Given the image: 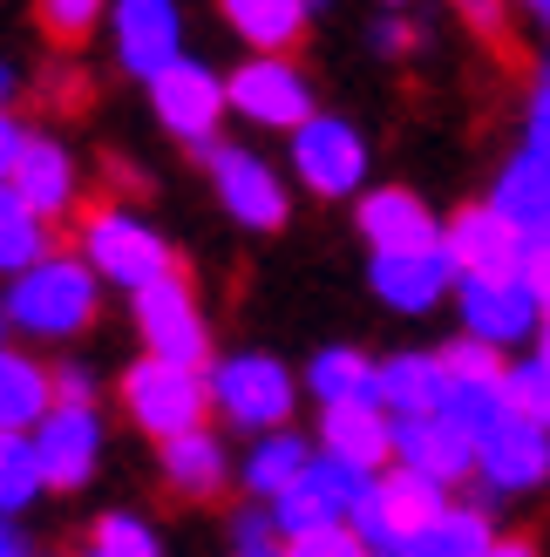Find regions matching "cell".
Listing matches in <instances>:
<instances>
[{
	"instance_id": "cell-1",
	"label": "cell",
	"mask_w": 550,
	"mask_h": 557,
	"mask_svg": "<svg viewBox=\"0 0 550 557\" xmlns=\"http://www.w3.org/2000/svg\"><path fill=\"white\" fill-rule=\"evenodd\" d=\"M96 265L89 259H35L27 272H14L8 293V326L35 333V341H68L96 320Z\"/></svg>"
},
{
	"instance_id": "cell-2",
	"label": "cell",
	"mask_w": 550,
	"mask_h": 557,
	"mask_svg": "<svg viewBox=\"0 0 550 557\" xmlns=\"http://www.w3.org/2000/svg\"><path fill=\"white\" fill-rule=\"evenodd\" d=\"M123 401H129V422L150 429L157 442H171L184 429H204L211 414V381L184 360H163V354H143L136 368L123 374Z\"/></svg>"
},
{
	"instance_id": "cell-3",
	"label": "cell",
	"mask_w": 550,
	"mask_h": 557,
	"mask_svg": "<svg viewBox=\"0 0 550 557\" xmlns=\"http://www.w3.org/2000/svg\"><path fill=\"white\" fill-rule=\"evenodd\" d=\"M442 510H449V483H435V476H422V469L395 462V476H374L347 523H353V531H361L374 550H388V544H415Z\"/></svg>"
},
{
	"instance_id": "cell-4",
	"label": "cell",
	"mask_w": 550,
	"mask_h": 557,
	"mask_svg": "<svg viewBox=\"0 0 550 557\" xmlns=\"http://www.w3.org/2000/svg\"><path fill=\"white\" fill-rule=\"evenodd\" d=\"M82 259L96 265V278H109V286H123V293L150 286V278H163L177 265L171 245H163L136 211H123V205H102V211L82 218Z\"/></svg>"
},
{
	"instance_id": "cell-5",
	"label": "cell",
	"mask_w": 550,
	"mask_h": 557,
	"mask_svg": "<svg viewBox=\"0 0 550 557\" xmlns=\"http://www.w3.org/2000/svg\"><path fill=\"white\" fill-rule=\"evenodd\" d=\"M211 408L232 414V429H286L292 414V374L272 354H232L211 368Z\"/></svg>"
},
{
	"instance_id": "cell-6",
	"label": "cell",
	"mask_w": 550,
	"mask_h": 557,
	"mask_svg": "<svg viewBox=\"0 0 550 557\" xmlns=\"http://www.w3.org/2000/svg\"><path fill=\"white\" fill-rule=\"evenodd\" d=\"M136 326H143V347L163 360H184V368H204L211 360V326H204L177 265L163 278H150V286H136Z\"/></svg>"
},
{
	"instance_id": "cell-7",
	"label": "cell",
	"mask_w": 550,
	"mask_h": 557,
	"mask_svg": "<svg viewBox=\"0 0 550 557\" xmlns=\"http://www.w3.org/2000/svg\"><path fill=\"white\" fill-rule=\"evenodd\" d=\"M367 483H374V469H353V462H340V456L320 449L307 462V476H299L286 496H272V523H279V537L313 531V523H347L353 504L367 496Z\"/></svg>"
},
{
	"instance_id": "cell-8",
	"label": "cell",
	"mask_w": 550,
	"mask_h": 557,
	"mask_svg": "<svg viewBox=\"0 0 550 557\" xmlns=\"http://www.w3.org/2000/svg\"><path fill=\"white\" fill-rule=\"evenodd\" d=\"M442 245H449V259H455L462 278H524L537 238H530V232H516L497 205H470V211H455V218H449Z\"/></svg>"
},
{
	"instance_id": "cell-9",
	"label": "cell",
	"mask_w": 550,
	"mask_h": 557,
	"mask_svg": "<svg viewBox=\"0 0 550 557\" xmlns=\"http://www.w3.org/2000/svg\"><path fill=\"white\" fill-rule=\"evenodd\" d=\"M150 102H157V123L184 136V144H211L217 123H225V75H211L204 62H190V54H177L171 69H157L150 75Z\"/></svg>"
},
{
	"instance_id": "cell-10",
	"label": "cell",
	"mask_w": 550,
	"mask_h": 557,
	"mask_svg": "<svg viewBox=\"0 0 550 557\" xmlns=\"http://www.w3.org/2000/svg\"><path fill=\"white\" fill-rule=\"evenodd\" d=\"M225 102L238 109V116L265 123V129H299L313 116V82L299 75L286 54H252L245 69H232Z\"/></svg>"
},
{
	"instance_id": "cell-11",
	"label": "cell",
	"mask_w": 550,
	"mask_h": 557,
	"mask_svg": "<svg viewBox=\"0 0 550 557\" xmlns=\"http://www.w3.org/2000/svg\"><path fill=\"white\" fill-rule=\"evenodd\" d=\"M292 171H299L307 190H320V198H347V190H361V177H367L361 129L340 123V116H307L292 129Z\"/></svg>"
},
{
	"instance_id": "cell-12",
	"label": "cell",
	"mask_w": 550,
	"mask_h": 557,
	"mask_svg": "<svg viewBox=\"0 0 550 557\" xmlns=\"http://www.w3.org/2000/svg\"><path fill=\"white\" fill-rule=\"evenodd\" d=\"M198 157L211 163L217 198H225V211L238 218V225H252V232H279L286 225V184H279V171H272L265 157L238 150V144H217V136Z\"/></svg>"
},
{
	"instance_id": "cell-13",
	"label": "cell",
	"mask_w": 550,
	"mask_h": 557,
	"mask_svg": "<svg viewBox=\"0 0 550 557\" xmlns=\"http://www.w3.org/2000/svg\"><path fill=\"white\" fill-rule=\"evenodd\" d=\"M455 299H462V326L489 347H516L543 326V306H537V286L530 272L524 278H455Z\"/></svg>"
},
{
	"instance_id": "cell-14",
	"label": "cell",
	"mask_w": 550,
	"mask_h": 557,
	"mask_svg": "<svg viewBox=\"0 0 550 557\" xmlns=\"http://www.w3.org/2000/svg\"><path fill=\"white\" fill-rule=\"evenodd\" d=\"M476 469L497 496H524L550 483V429L524 422V414H503L497 429L476 442Z\"/></svg>"
},
{
	"instance_id": "cell-15",
	"label": "cell",
	"mask_w": 550,
	"mask_h": 557,
	"mask_svg": "<svg viewBox=\"0 0 550 557\" xmlns=\"http://www.w3.org/2000/svg\"><path fill=\"white\" fill-rule=\"evenodd\" d=\"M109 27H116V62L129 75H143V82L184 54L177 0H116V8H109Z\"/></svg>"
},
{
	"instance_id": "cell-16",
	"label": "cell",
	"mask_w": 550,
	"mask_h": 557,
	"mask_svg": "<svg viewBox=\"0 0 550 557\" xmlns=\"http://www.w3.org/2000/svg\"><path fill=\"white\" fill-rule=\"evenodd\" d=\"M35 456H41L48 490H82V483L96 476V456H102V422H96V408L54 401L41 422H35Z\"/></svg>"
},
{
	"instance_id": "cell-17",
	"label": "cell",
	"mask_w": 550,
	"mask_h": 557,
	"mask_svg": "<svg viewBox=\"0 0 550 557\" xmlns=\"http://www.w3.org/2000/svg\"><path fill=\"white\" fill-rule=\"evenodd\" d=\"M320 449L340 456L353 469H380L395 456V414L374 395H347V401H320Z\"/></svg>"
},
{
	"instance_id": "cell-18",
	"label": "cell",
	"mask_w": 550,
	"mask_h": 557,
	"mask_svg": "<svg viewBox=\"0 0 550 557\" xmlns=\"http://www.w3.org/2000/svg\"><path fill=\"white\" fill-rule=\"evenodd\" d=\"M455 259L449 245H415V252H374V293L395 306V313H428L435 299L455 286Z\"/></svg>"
},
{
	"instance_id": "cell-19",
	"label": "cell",
	"mask_w": 550,
	"mask_h": 557,
	"mask_svg": "<svg viewBox=\"0 0 550 557\" xmlns=\"http://www.w3.org/2000/svg\"><path fill=\"white\" fill-rule=\"evenodd\" d=\"M395 462L435 483H462L476 469V435H462L449 414H395Z\"/></svg>"
},
{
	"instance_id": "cell-20",
	"label": "cell",
	"mask_w": 550,
	"mask_h": 557,
	"mask_svg": "<svg viewBox=\"0 0 550 557\" xmlns=\"http://www.w3.org/2000/svg\"><path fill=\"white\" fill-rule=\"evenodd\" d=\"M361 238L374 252H415V245H442V225L435 211L415 198V190H367L361 198Z\"/></svg>"
},
{
	"instance_id": "cell-21",
	"label": "cell",
	"mask_w": 550,
	"mask_h": 557,
	"mask_svg": "<svg viewBox=\"0 0 550 557\" xmlns=\"http://www.w3.org/2000/svg\"><path fill=\"white\" fill-rule=\"evenodd\" d=\"M8 184H14V198H21L27 211L62 218V211L75 205V157L54 144V136H27L21 157H14V171H8Z\"/></svg>"
},
{
	"instance_id": "cell-22",
	"label": "cell",
	"mask_w": 550,
	"mask_h": 557,
	"mask_svg": "<svg viewBox=\"0 0 550 557\" xmlns=\"http://www.w3.org/2000/svg\"><path fill=\"white\" fill-rule=\"evenodd\" d=\"M374 401L388 414H442L449 401L442 354H395L388 368H374Z\"/></svg>"
},
{
	"instance_id": "cell-23",
	"label": "cell",
	"mask_w": 550,
	"mask_h": 557,
	"mask_svg": "<svg viewBox=\"0 0 550 557\" xmlns=\"http://www.w3.org/2000/svg\"><path fill=\"white\" fill-rule=\"evenodd\" d=\"M489 205H497L516 232L543 238V232H550V157H537V150L510 157L503 177H497V190H489Z\"/></svg>"
},
{
	"instance_id": "cell-24",
	"label": "cell",
	"mask_w": 550,
	"mask_h": 557,
	"mask_svg": "<svg viewBox=\"0 0 550 557\" xmlns=\"http://www.w3.org/2000/svg\"><path fill=\"white\" fill-rule=\"evenodd\" d=\"M163 483L190 504H211L217 490H225V449H217L211 429H184L163 442Z\"/></svg>"
},
{
	"instance_id": "cell-25",
	"label": "cell",
	"mask_w": 550,
	"mask_h": 557,
	"mask_svg": "<svg viewBox=\"0 0 550 557\" xmlns=\"http://www.w3.org/2000/svg\"><path fill=\"white\" fill-rule=\"evenodd\" d=\"M54 408V374L27 354L0 347V429H35Z\"/></svg>"
},
{
	"instance_id": "cell-26",
	"label": "cell",
	"mask_w": 550,
	"mask_h": 557,
	"mask_svg": "<svg viewBox=\"0 0 550 557\" xmlns=\"http://www.w3.org/2000/svg\"><path fill=\"white\" fill-rule=\"evenodd\" d=\"M225 21H232L259 54H279V48H292L299 35H307L313 8H307V0H225Z\"/></svg>"
},
{
	"instance_id": "cell-27",
	"label": "cell",
	"mask_w": 550,
	"mask_h": 557,
	"mask_svg": "<svg viewBox=\"0 0 550 557\" xmlns=\"http://www.w3.org/2000/svg\"><path fill=\"white\" fill-rule=\"evenodd\" d=\"M307 462H313V449H307L292 429H265V442L245 456V490L272 504V496H286L299 476H307Z\"/></svg>"
},
{
	"instance_id": "cell-28",
	"label": "cell",
	"mask_w": 550,
	"mask_h": 557,
	"mask_svg": "<svg viewBox=\"0 0 550 557\" xmlns=\"http://www.w3.org/2000/svg\"><path fill=\"white\" fill-rule=\"evenodd\" d=\"M35 259H48V218L27 211L14 198V184H0V272H27Z\"/></svg>"
},
{
	"instance_id": "cell-29",
	"label": "cell",
	"mask_w": 550,
	"mask_h": 557,
	"mask_svg": "<svg viewBox=\"0 0 550 557\" xmlns=\"http://www.w3.org/2000/svg\"><path fill=\"white\" fill-rule=\"evenodd\" d=\"M48 490L41 476V456H35V435L27 429H0V510H27L35 496Z\"/></svg>"
},
{
	"instance_id": "cell-30",
	"label": "cell",
	"mask_w": 550,
	"mask_h": 557,
	"mask_svg": "<svg viewBox=\"0 0 550 557\" xmlns=\"http://www.w3.org/2000/svg\"><path fill=\"white\" fill-rule=\"evenodd\" d=\"M489 544H497V531H489L483 510H442L408 550L415 557H483Z\"/></svg>"
},
{
	"instance_id": "cell-31",
	"label": "cell",
	"mask_w": 550,
	"mask_h": 557,
	"mask_svg": "<svg viewBox=\"0 0 550 557\" xmlns=\"http://www.w3.org/2000/svg\"><path fill=\"white\" fill-rule=\"evenodd\" d=\"M442 414L462 429V435H489L510 414V401H503V381H449V401H442Z\"/></svg>"
},
{
	"instance_id": "cell-32",
	"label": "cell",
	"mask_w": 550,
	"mask_h": 557,
	"mask_svg": "<svg viewBox=\"0 0 550 557\" xmlns=\"http://www.w3.org/2000/svg\"><path fill=\"white\" fill-rule=\"evenodd\" d=\"M307 381H313V395H320V401L374 395V360H367V354H353V347H326L313 368H307Z\"/></svg>"
},
{
	"instance_id": "cell-33",
	"label": "cell",
	"mask_w": 550,
	"mask_h": 557,
	"mask_svg": "<svg viewBox=\"0 0 550 557\" xmlns=\"http://www.w3.org/2000/svg\"><path fill=\"white\" fill-rule=\"evenodd\" d=\"M503 401H510V414L550 429V368H543V360H524V368L503 374Z\"/></svg>"
},
{
	"instance_id": "cell-34",
	"label": "cell",
	"mask_w": 550,
	"mask_h": 557,
	"mask_svg": "<svg viewBox=\"0 0 550 557\" xmlns=\"http://www.w3.org/2000/svg\"><path fill=\"white\" fill-rule=\"evenodd\" d=\"M286 557H374V544L353 523H313V531L286 537Z\"/></svg>"
},
{
	"instance_id": "cell-35",
	"label": "cell",
	"mask_w": 550,
	"mask_h": 557,
	"mask_svg": "<svg viewBox=\"0 0 550 557\" xmlns=\"http://www.w3.org/2000/svg\"><path fill=\"white\" fill-rule=\"evenodd\" d=\"M102 8H109V0H41V27H48L62 48H82V41L96 35Z\"/></svg>"
},
{
	"instance_id": "cell-36",
	"label": "cell",
	"mask_w": 550,
	"mask_h": 557,
	"mask_svg": "<svg viewBox=\"0 0 550 557\" xmlns=\"http://www.w3.org/2000/svg\"><path fill=\"white\" fill-rule=\"evenodd\" d=\"M96 550L102 557H163V544H157L150 523L143 517H123V510L96 523Z\"/></svg>"
},
{
	"instance_id": "cell-37",
	"label": "cell",
	"mask_w": 550,
	"mask_h": 557,
	"mask_svg": "<svg viewBox=\"0 0 550 557\" xmlns=\"http://www.w3.org/2000/svg\"><path fill=\"white\" fill-rule=\"evenodd\" d=\"M442 368H449V381H503L510 374L503 368V347L476 341V333H462L455 347H442Z\"/></svg>"
},
{
	"instance_id": "cell-38",
	"label": "cell",
	"mask_w": 550,
	"mask_h": 557,
	"mask_svg": "<svg viewBox=\"0 0 550 557\" xmlns=\"http://www.w3.org/2000/svg\"><path fill=\"white\" fill-rule=\"evenodd\" d=\"M455 8H462V21H470L483 41H503V48H510V14H503V0H455Z\"/></svg>"
},
{
	"instance_id": "cell-39",
	"label": "cell",
	"mask_w": 550,
	"mask_h": 557,
	"mask_svg": "<svg viewBox=\"0 0 550 557\" xmlns=\"http://www.w3.org/2000/svg\"><path fill=\"white\" fill-rule=\"evenodd\" d=\"M54 401H68V408H89V401H96V381H89V368H54Z\"/></svg>"
},
{
	"instance_id": "cell-40",
	"label": "cell",
	"mask_w": 550,
	"mask_h": 557,
	"mask_svg": "<svg viewBox=\"0 0 550 557\" xmlns=\"http://www.w3.org/2000/svg\"><path fill=\"white\" fill-rule=\"evenodd\" d=\"M524 136H530L524 150L550 157V82H537V102H530V123H524Z\"/></svg>"
},
{
	"instance_id": "cell-41",
	"label": "cell",
	"mask_w": 550,
	"mask_h": 557,
	"mask_svg": "<svg viewBox=\"0 0 550 557\" xmlns=\"http://www.w3.org/2000/svg\"><path fill=\"white\" fill-rule=\"evenodd\" d=\"M530 286H537V306H543V320H550V238L530 245Z\"/></svg>"
},
{
	"instance_id": "cell-42",
	"label": "cell",
	"mask_w": 550,
	"mask_h": 557,
	"mask_svg": "<svg viewBox=\"0 0 550 557\" xmlns=\"http://www.w3.org/2000/svg\"><path fill=\"white\" fill-rule=\"evenodd\" d=\"M21 144H27V129L0 109V184H8V171H14V157H21Z\"/></svg>"
},
{
	"instance_id": "cell-43",
	"label": "cell",
	"mask_w": 550,
	"mask_h": 557,
	"mask_svg": "<svg viewBox=\"0 0 550 557\" xmlns=\"http://www.w3.org/2000/svg\"><path fill=\"white\" fill-rule=\"evenodd\" d=\"M374 48H380V54L415 48V27H408V21H380V27H374Z\"/></svg>"
},
{
	"instance_id": "cell-44",
	"label": "cell",
	"mask_w": 550,
	"mask_h": 557,
	"mask_svg": "<svg viewBox=\"0 0 550 557\" xmlns=\"http://www.w3.org/2000/svg\"><path fill=\"white\" fill-rule=\"evenodd\" d=\"M272 531H279V523H272V510L238 517V544H245V550H252V544H272Z\"/></svg>"
},
{
	"instance_id": "cell-45",
	"label": "cell",
	"mask_w": 550,
	"mask_h": 557,
	"mask_svg": "<svg viewBox=\"0 0 550 557\" xmlns=\"http://www.w3.org/2000/svg\"><path fill=\"white\" fill-rule=\"evenodd\" d=\"M0 557H35V550H27V537H21V523L8 510H0Z\"/></svg>"
},
{
	"instance_id": "cell-46",
	"label": "cell",
	"mask_w": 550,
	"mask_h": 557,
	"mask_svg": "<svg viewBox=\"0 0 550 557\" xmlns=\"http://www.w3.org/2000/svg\"><path fill=\"white\" fill-rule=\"evenodd\" d=\"M483 557H537V544H530V537H497Z\"/></svg>"
},
{
	"instance_id": "cell-47",
	"label": "cell",
	"mask_w": 550,
	"mask_h": 557,
	"mask_svg": "<svg viewBox=\"0 0 550 557\" xmlns=\"http://www.w3.org/2000/svg\"><path fill=\"white\" fill-rule=\"evenodd\" d=\"M537 360H543V368H550V320L537 326Z\"/></svg>"
},
{
	"instance_id": "cell-48",
	"label": "cell",
	"mask_w": 550,
	"mask_h": 557,
	"mask_svg": "<svg viewBox=\"0 0 550 557\" xmlns=\"http://www.w3.org/2000/svg\"><path fill=\"white\" fill-rule=\"evenodd\" d=\"M8 96H14V69H8V62H0V102H8Z\"/></svg>"
},
{
	"instance_id": "cell-49",
	"label": "cell",
	"mask_w": 550,
	"mask_h": 557,
	"mask_svg": "<svg viewBox=\"0 0 550 557\" xmlns=\"http://www.w3.org/2000/svg\"><path fill=\"white\" fill-rule=\"evenodd\" d=\"M524 8H530V14H537L543 27H550V0H524Z\"/></svg>"
},
{
	"instance_id": "cell-50",
	"label": "cell",
	"mask_w": 550,
	"mask_h": 557,
	"mask_svg": "<svg viewBox=\"0 0 550 557\" xmlns=\"http://www.w3.org/2000/svg\"><path fill=\"white\" fill-rule=\"evenodd\" d=\"M238 557H286V550H272V544H252V550H238Z\"/></svg>"
},
{
	"instance_id": "cell-51",
	"label": "cell",
	"mask_w": 550,
	"mask_h": 557,
	"mask_svg": "<svg viewBox=\"0 0 550 557\" xmlns=\"http://www.w3.org/2000/svg\"><path fill=\"white\" fill-rule=\"evenodd\" d=\"M374 557H415V550H408V544H388V550H374Z\"/></svg>"
},
{
	"instance_id": "cell-52",
	"label": "cell",
	"mask_w": 550,
	"mask_h": 557,
	"mask_svg": "<svg viewBox=\"0 0 550 557\" xmlns=\"http://www.w3.org/2000/svg\"><path fill=\"white\" fill-rule=\"evenodd\" d=\"M0 347H8V306H0Z\"/></svg>"
},
{
	"instance_id": "cell-53",
	"label": "cell",
	"mask_w": 550,
	"mask_h": 557,
	"mask_svg": "<svg viewBox=\"0 0 550 557\" xmlns=\"http://www.w3.org/2000/svg\"><path fill=\"white\" fill-rule=\"evenodd\" d=\"M537 82H550V54H543V69H537Z\"/></svg>"
},
{
	"instance_id": "cell-54",
	"label": "cell",
	"mask_w": 550,
	"mask_h": 557,
	"mask_svg": "<svg viewBox=\"0 0 550 557\" xmlns=\"http://www.w3.org/2000/svg\"><path fill=\"white\" fill-rule=\"evenodd\" d=\"M388 8H408V0H388Z\"/></svg>"
},
{
	"instance_id": "cell-55",
	"label": "cell",
	"mask_w": 550,
	"mask_h": 557,
	"mask_svg": "<svg viewBox=\"0 0 550 557\" xmlns=\"http://www.w3.org/2000/svg\"><path fill=\"white\" fill-rule=\"evenodd\" d=\"M89 557H102V550H89Z\"/></svg>"
},
{
	"instance_id": "cell-56",
	"label": "cell",
	"mask_w": 550,
	"mask_h": 557,
	"mask_svg": "<svg viewBox=\"0 0 550 557\" xmlns=\"http://www.w3.org/2000/svg\"><path fill=\"white\" fill-rule=\"evenodd\" d=\"M543 238H550V232H543Z\"/></svg>"
}]
</instances>
